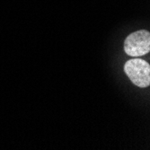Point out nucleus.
I'll use <instances>...</instances> for the list:
<instances>
[{
  "label": "nucleus",
  "instance_id": "1",
  "mask_svg": "<svg viewBox=\"0 0 150 150\" xmlns=\"http://www.w3.org/2000/svg\"><path fill=\"white\" fill-rule=\"evenodd\" d=\"M124 71L132 83L141 88L150 85V66L140 59H133L126 62Z\"/></svg>",
  "mask_w": 150,
  "mask_h": 150
},
{
  "label": "nucleus",
  "instance_id": "2",
  "mask_svg": "<svg viewBox=\"0 0 150 150\" xmlns=\"http://www.w3.org/2000/svg\"><path fill=\"white\" fill-rule=\"evenodd\" d=\"M124 50L131 57H140L150 50V33L140 30L130 33L124 42Z\"/></svg>",
  "mask_w": 150,
  "mask_h": 150
}]
</instances>
